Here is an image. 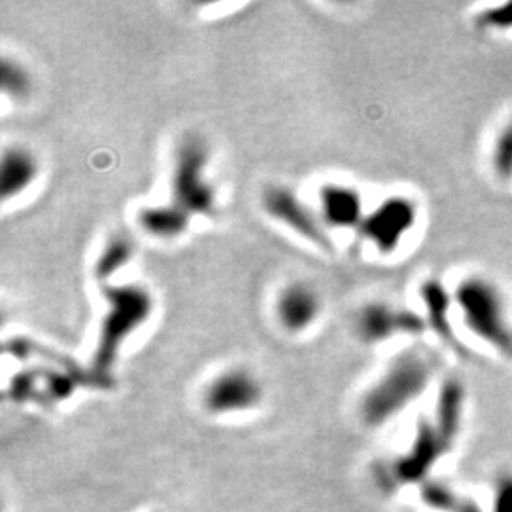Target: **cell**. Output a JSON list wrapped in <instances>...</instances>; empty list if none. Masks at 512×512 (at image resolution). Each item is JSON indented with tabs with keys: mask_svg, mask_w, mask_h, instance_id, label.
I'll use <instances>...</instances> for the list:
<instances>
[{
	"mask_svg": "<svg viewBox=\"0 0 512 512\" xmlns=\"http://www.w3.org/2000/svg\"><path fill=\"white\" fill-rule=\"evenodd\" d=\"M420 296L427 310V323L429 327L437 332L440 340L448 346V348L465 353V346L458 340V336L454 334L452 325H450V294L446 291V287L440 283L439 279H427L425 283H421Z\"/></svg>",
	"mask_w": 512,
	"mask_h": 512,
	"instance_id": "obj_13",
	"label": "cell"
},
{
	"mask_svg": "<svg viewBox=\"0 0 512 512\" xmlns=\"http://www.w3.org/2000/svg\"><path fill=\"white\" fill-rule=\"evenodd\" d=\"M494 169L495 173L503 179L512 177V122L499 133L494 145Z\"/></svg>",
	"mask_w": 512,
	"mask_h": 512,
	"instance_id": "obj_19",
	"label": "cell"
},
{
	"mask_svg": "<svg viewBox=\"0 0 512 512\" xmlns=\"http://www.w3.org/2000/svg\"><path fill=\"white\" fill-rule=\"evenodd\" d=\"M135 255L133 239L126 234H114L107 239L105 247L97 256L93 264V274L101 281H107L110 275L116 274L120 268H124Z\"/></svg>",
	"mask_w": 512,
	"mask_h": 512,
	"instance_id": "obj_16",
	"label": "cell"
},
{
	"mask_svg": "<svg viewBox=\"0 0 512 512\" xmlns=\"http://www.w3.org/2000/svg\"><path fill=\"white\" fill-rule=\"evenodd\" d=\"M0 88L2 93L12 99H25L33 92V78L29 71L10 57H2L0 63Z\"/></svg>",
	"mask_w": 512,
	"mask_h": 512,
	"instance_id": "obj_18",
	"label": "cell"
},
{
	"mask_svg": "<svg viewBox=\"0 0 512 512\" xmlns=\"http://www.w3.org/2000/svg\"><path fill=\"white\" fill-rule=\"evenodd\" d=\"M463 404H465V387L463 384L450 378L446 380L439 391L437 399V412H435V425L440 435L448 440L452 446L458 440L461 420H463Z\"/></svg>",
	"mask_w": 512,
	"mask_h": 512,
	"instance_id": "obj_15",
	"label": "cell"
},
{
	"mask_svg": "<svg viewBox=\"0 0 512 512\" xmlns=\"http://www.w3.org/2000/svg\"><path fill=\"white\" fill-rule=\"evenodd\" d=\"M192 215L184 211L181 205L169 203V205H152L143 207L137 215V222L141 230L152 238L173 239L183 236L188 230Z\"/></svg>",
	"mask_w": 512,
	"mask_h": 512,
	"instance_id": "obj_14",
	"label": "cell"
},
{
	"mask_svg": "<svg viewBox=\"0 0 512 512\" xmlns=\"http://www.w3.org/2000/svg\"><path fill=\"white\" fill-rule=\"evenodd\" d=\"M264 391L253 372L230 368L215 376L203 393V406L215 416L247 412L262 403Z\"/></svg>",
	"mask_w": 512,
	"mask_h": 512,
	"instance_id": "obj_6",
	"label": "cell"
},
{
	"mask_svg": "<svg viewBox=\"0 0 512 512\" xmlns=\"http://www.w3.org/2000/svg\"><path fill=\"white\" fill-rule=\"evenodd\" d=\"M476 25L488 27V29H511L512 27V2L499 4L490 10H484L478 18Z\"/></svg>",
	"mask_w": 512,
	"mask_h": 512,
	"instance_id": "obj_20",
	"label": "cell"
},
{
	"mask_svg": "<svg viewBox=\"0 0 512 512\" xmlns=\"http://www.w3.org/2000/svg\"><path fill=\"white\" fill-rule=\"evenodd\" d=\"M355 327L363 342L378 344L401 334H421L427 327V319L414 310L397 308L387 302H368L357 313Z\"/></svg>",
	"mask_w": 512,
	"mask_h": 512,
	"instance_id": "obj_8",
	"label": "cell"
},
{
	"mask_svg": "<svg viewBox=\"0 0 512 512\" xmlns=\"http://www.w3.org/2000/svg\"><path fill=\"white\" fill-rule=\"evenodd\" d=\"M421 499L431 509L440 512H482L475 499L463 497L442 482H423Z\"/></svg>",
	"mask_w": 512,
	"mask_h": 512,
	"instance_id": "obj_17",
	"label": "cell"
},
{
	"mask_svg": "<svg viewBox=\"0 0 512 512\" xmlns=\"http://www.w3.org/2000/svg\"><path fill=\"white\" fill-rule=\"evenodd\" d=\"M262 205L270 217L283 222L293 232L300 234L302 238L310 239L313 245H317L323 251H334L329 232L325 230V224L315 217L306 203L300 202L298 196L287 186H268L262 194Z\"/></svg>",
	"mask_w": 512,
	"mask_h": 512,
	"instance_id": "obj_7",
	"label": "cell"
},
{
	"mask_svg": "<svg viewBox=\"0 0 512 512\" xmlns=\"http://www.w3.org/2000/svg\"><path fill=\"white\" fill-rule=\"evenodd\" d=\"M101 293L109 302L99 329L93 355V374L109 380V372L122 344L141 329L154 311V298L143 285H103Z\"/></svg>",
	"mask_w": 512,
	"mask_h": 512,
	"instance_id": "obj_2",
	"label": "cell"
},
{
	"mask_svg": "<svg viewBox=\"0 0 512 512\" xmlns=\"http://www.w3.org/2000/svg\"><path fill=\"white\" fill-rule=\"evenodd\" d=\"M490 512H512V475H503L497 480Z\"/></svg>",
	"mask_w": 512,
	"mask_h": 512,
	"instance_id": "obj_21",
	"label": "cell"
},
{
	"mask_svg": "<svg viewBox=\"0 0 512 512\" xmlns=\"http://www.w3.org/2000/svg\"><path fill=\"white\" fill-rule=\"evenodd\" d=\"M435 359L421 349H410L399 355L384 376L366 391L361 401L363 421L378 427L391 420L410 403H414L431 384Z\"/></svg>",
	"mask_w": 512,
	"mask_h": 512,
	"instance_id": "obj_1",
	"label": "cell"
},
{
	"mask_svg": "<svg viewBox=\"0 0 512 512\" xmlns=\"http://www.w3.org/2000/svg\"><path fill=\"white\" fill-rule=\"evenodd\" d=\"M321 310V296L306 281H293L285 285L275 300V315L279 325L293 334L310 329L321 315Z\"/></svg>",
	"mask_w": 512,
	"mask_h": 512,
	"instance_id": "obj_10",
	"label": "cell"
},
{
	"mask_svg": "<svg viewBox=\"0 0 512 512\" xmlns=\"http://www.w3.org/2000/svg\"><path fill=\"white\" fill-rule=\"evenodd\" d=\"M209 158L211 150L207 141L196 133L184 135L175 150V164L171 177L173 203L181 205L190 215H217V190L205 175Z\"/></svg>",
	"mask_w": 512,
	"mask_h": 512,
	"instance_id": "obj_3",
	"label": "cell"
},
{
	"mask_svg": "<svg viewBox=\"0 0 512 512\" xmlns=\"http://www.w3.org/2000/svg\"><path fill=\"white\" fill-rule=\"evenodd\" d=\"M454 446L440 435L435 421L420 420L410 450L391 465V475L399 482H420Z\"/></svg>",
	"mask_w": 512,
	"mask_h": 512,
	"instance_id": "obj_9",
	"label": "cell"
},
{
	"mask_svg": "<svg viewBox=\"0 0 512 512\" xmlns=\"http://www.w3.org/2000/svg\"><path fill=\"white\" fill-rule=\"evenodd\" d=\"M456 300L465 325L501 355L512 359V329L507 323L505 300L494 283L482 277H467L456 289Z\"/></svg>",
	"mask_w": 512,
	"mask_h": 512,
	"instance_id": "obj_4",
	"label": "cell"
},
{
	"mask_svg": "<svg viewBox=\"0 0 512 512\" xmlns=\"http://www.w3.org/2000/svg\"><path fill=\"white\" fill-rule=\"evenodd\" d=\"M418 220V205L406 196H389L372 213L365 215L357 228L380 253L389 255L397 251L404 236Z\"/></svg>",
	"mask_w": 512,
	"mask_h": 512,
	"instance_id": "obj_5",
	"label": "cell"
},
{
	"mask_svg": "<svg viewBox=\"0 0 512 512\" xmlns=\"http://www.w3.org/2000/svg\"><path fill=\"white\" fill-rule=\"evenodd\" d=\"M40 173L35 152L21 145H8L0 156V198L8 202L25 192Z\"/></svg>",
	"mask_w": 512,
	"mask_h": 512,
	"instance_id": "obj_12",
	"label": "cell"
},
{
	"mask_svg": "<svg viewBox=\"0 0 512 512\" xmlns=\"http://www.w3.org/2000/svg\"><path fill=\"white\" fill-rule=\"evenodd\" d=\"M319 203L323 224L330 228H359L365 219L361 194L346 184H323Z\"/></svg>",
	"mask_w": 512,
	"mask_h": 512,
	"instance_id": "obj_11",
	"label": "cell"
}]
</instances>
